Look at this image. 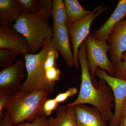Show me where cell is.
<instances>
[{"label": "cell", "mask_w": 126, "mask_h": 126, "mask_svg": "<svg viewBox=\"0 0 126 126\" xmlns=\"http://www.w3.org/2000/svg\"><path fill=\"white\" fill-rule=\"evenodd\" d=\"M78 57L81 70L79 93L77 99L66 105L90 104L99 111L106 122H110L113 116V109L115 108L114 95L110 86L103 79H100L97 81V88L93 83L88 67L84 41L79 47Z\"/></svg>", "instance_id": "obj_1"}, {"label": "cell", "mask_w": 126, "mask_h": 126, "mask_svg": "<svg viewBox=\"0 0 126 126\" xmlns=\"http://www.w3.org/2000/svg\"><path fill=\"white\" fill-rule=\"evenodd\" d=\"M49 93L46 90L30 92L19 90L5 106L3 113L14 126L26 121L32 122L38 115H44L43 105Z\"/></svg>", "instance_id": "obj_2"}, {"label": "cell", "mask_w": 126, "mask_h": 126, "mask_svg": "<svg viewBox=\"0 0 126 126\" xmlns=\"http://www.w3.org/2000/svg\"><path fill=\"white\" fill-rule=\"evenodd\" d=\"M52 40H46L43 48L37 54L24 55L27 77L19 90L30 92L38 90H47L49 93L53 92L55 84L47 81L44 68L46 58L52 46Z\"/></svg>", "instance_id": "obj_3"}, {"label": "cell", "mask_w": 126, "mask_h": 126, "mask_svg": "<svg viewBox=\"0 0 126 126\" xmlns=\"http://www.w3.org/2000/svg\"><path fill=\"white\" fill-rule=\"evenodd\" d=\"M12 26L27 39L31 54H37L40 52L46 40L53 39V28L36 14L23 13Z\"/></svg>", "instance_id": "obj_4"}, {"label": "cell", "mask_w": 126, "mask_h": 126, "mask_svg": "<svg viewBox=\"0 0 126 126\" xmlns=\"http://www.w3.org/2000/svg\"><path fill=\"white\" fill-rule=\"evenodd\" d=\"M84 41L89 70L93 83L97 88V81L95 79L97 68L106 71L111 77L115 74V66L108 56L110 46L107 41L97 39L90 33Z\"/></svg>", "instance_id": "obj_5"}, {"label": "cell", "mask_w": 126, "mask_h": 126, "mask_svg": "<svg viewBox=\"0 0 126 126\" xmlns=\"http://www.w3.org/2000/svg\"><path fill=\"white\" fill-rule=\"evenodd\" d=\"M103 5L95 7L90 14L84 19L68 27L71 38L74 67L78 69L79 66L78 53L82 43L90 33V27L93 21L103 12L108 10Z\"/></svg>", "instance_id": "obj_6"}, {"label": "cell", "mask_w": 126, "mask_h": 126, "mask_svg": "<svg viewBox=\"0 0 126 126\" xmlns=\"http://www.w3.org/2000/svg\"><path fill=\"white\" fill-rule=\"evenodd\" d=\"M25 64L22 59L3 69L0 72V92L13 96L19 90L21 81L25 77Z\"/></svg>", "instance_id": "obj_7"}, {"label": "cell", "mask_w": 126, "mask_h": 126, "mask_svg": "<svg viewBox=\"0 0 126 126\" xmlns=\"http://www.w3.org/2000/svg\"><path fill=\"white\" fill-rule=\"evenodd\" d=\"M95 76L107 82L112 90L115 97V110L112 119L108 126H118L121 117L122 105L126 97V80L111 77L99 68H97Z\"/></svg>", "instance_id": "obj_8"}, {"label": "cell", "mask_w": 126, "mask_h": 126, "mask_svg": "<svg viewBox=\"0 0 126 126\" xmlns=\"http://www.w3.org/2000/svg\"><path fill=\"white\" fill-rule=\"evenodd\" d=\"M11 50L23 55L30 53L27 39L12 25L0 26V49Z\"/></svg>", "instance_id": "obj_9"}, {"label": "cell", "mask_w": 126, "mask_h": 126, "mask_svg": "<svg viewBox=\"0 0 126 126\" xmlns=\"http://www.w3.org/2000/svg\"><path fill=\"white\" fill-rule=\"evenodd\" d=\"M53 29V46L64 59L67 66L73 67L74 66V59L70 46V34L67 26L54 22Z\"/></svg>", "instance_id": "obj_10"}, {"label": "cell", "mask_w": 126, "mask_h": 126, "mask_svg": "<svg viewBox=\"0 0 126 126\" xmlns=\"http://www.w3.org/2000/svg\"><path fill=\"white\" fill-rule=\"evenodd\" d=\"M107 41L109 43L110 60L114 66L121 61V56L126 51V19L113 28Z\"/></svg>", "instance_id": "obj_11"}, {"label": "cell", "mask_w": 126, "mask_h": 126, "mask_svg": "<svg viewBox=\"0 0 126 126\" xmlns=\"http://www.w3.org/2000/svg\"><path fill=\"white\" fill-rule=\"evenodd\" d=\"M126 16V0H119L114 11L105 23L92 34L95 38L107 41L113 29Z\"/></svg>", "instance_id": "obj_12"}, {"label": "cell", "mask_w": 126, "mask_h": 126, "mask_svg": "<svg viewBox=\"0 0 126 126\" xmlns=\"http://www.w3.org/2000/svg\"><path fill=\"white\" fill-rule=\"evenodd\" d=\"M74 107L77 126H108L99 111L94 107L86 104Z\"/></svg>", "instance_id": "obj_13"}, {"label": "cell", "mask_w": 126, "mask_h": 126, "mask_svg": "<svg viewBox=\"0 0 126 126\" xmlns=\"http://www.w3.org/2000/svg\"><path fill=\"white\" fill-rule=\"evenodd\" d=\"M47 126H77L74 106H59L56 117L47 119Z\"/></svg>", "instance_id": "obj_14"}, {"label": "cell", "mask_w": 126, "mask_h": 126, "mask_svg": "<svg viewBox=\"0 0 126 126\" xmlns=\"http://www.w3.org/2000/svg\"><path fill=\"white\" fill-rule=\"evenodd\" d=\"M23 14L16 0H0V25H12Z\"/></svg>", "instance_id": "obj_15"}, {"label": "cell", "mask_w": 126, "mask_h": 126, "mask_svg": "<svg viewBox=\"0 0 126 126\" xmlns=\"http://www.w3.org/2000/svg\"><path fill=\"white\" fill-rule=\"evenodd\" d=\"M64 2L67 15V27L84 19L91 12L84 9L77 0H65Z\"/></svg>", "instance_id": "obj_16"}, {"label": "cell", "mask_w": 126, "mask_h": 126, "mask_svg": "<svg viewBox=\"0 0 126 126\" xmlns=\"http://www.w3.org/2000/svg\"><path fill=\"white\" fill-rule=\"evenodd\" d=\"M52 16L54 23L67 26V15L64 1L53 0Z\"/></svg>", "instance_id": "obj_17"}, {"label": "cell", "mask_w": 126, "mask_h": 126, "mask_svg": "<svg viewBox=\"0 0 126 126\" xmlns=\"http://www.w3.org/2000/svg\"><path fill=\"white\" fill-rule=\"evenodd\" d=\"M36 15L47 24L52 17L53 2L52 0H36Z\"/></svg>", "instance_id": "obj_18"}, {"label": "cell", "mask_w": 126, "mask_h": 126, "mask_svg": "<svg viewBox=\"0 0 126 126\" xmlns=\"http://www.w3.org/2000/svg\"><path fill=\"white\" fill-rule=\"evenodd\" d=\"M18 54L10 50L0 49V69H3L13 64Z\"/></svg>", "instance_id": "obj_19"}, {"label": "cell", "mask_w": 126, "mask_h": 126, "mask_svg": "<svg viewBox=\"0 0 126 126\" xmlns=\"http://www.w3.org/2000/svg\"><path fill=\"white\" fill-rule=\"evenodd\" d=\"M115 73L113 77L126 80V51L121 56V61L115 66Z\"/></svg>", "instance_id": "obj_20"}, {"label": "cell", "mask_w": 126, "mask_h": 126, "mask_svg": "<svg viewBox=\"0 0 126 126\" xmlns=\"http://www.w3.org/2000/svg\"><path fill=\"white\" fill-rule=\"evenodd\" d=\"M59 57V53L54 47L52 44V47L48 52L44 63V68L46 70L53 67H57L56 60Z\"/></svg>", "instance_id": "obj_21"}, {"label": "cell", "mask_w": 126, "mask_h": 126, "mask_svg": "<svg viewBox=\"0 0 126 126\" xmlns=\"http://www.w3.org/2000/svg\"><path fill=\"white\" fill-rule=\"evenodd\" d=\"M22 9L23 13L35 14L36 0H16Z\"/></svg>", "instance_id": "obj_22"}, {"label": "cell", "mask_w": 126, "mask_h": 126, "mask_svg": "<svg viewBox=\"0 0 126 126\" xmlns=\"http://www.w3.org/2000/svg\"><path fill=\"white\" fill-rule=\"evenodd\" d=\"M61 71L57 67H53L46 70V78L48 82L55 84L56 81L60 79Z\"/></svg>", "instance_id": "obj_23"}, {"label": "cell", "mask_w": 126, "mask_h": 126, "mask_svg": "<svg viewBox=\"0 0 126 126\" xmlns=\"http://www.w3.org/2000/svg\"><path fill=\"white\" fill-rule=\"evenodd\" d=\"M59 103L54 99L47 98L43 106V112L46 117L50 116L54 110L58 107Z\"/></svg>", "instance_id": "obj_24"}, {"label": "cell", "mask_w": 126, "mask_h": 126, "mask_svg": "<svg viewBox=\"0 0 126 126\" xmlns=\"http://www.w3.org/2000/svg\"><path fill=\"white\" fill-rule=\"evenodd\" d=\"M78 90L77 88H70L64 92L60 93L56 95L55 99L58 103H61L65 101L68 98L74 96L77 94Z\"/></svg>", "instance_id": "obj_25"}, {"label": "cell", "mask_w": 126, "mask_h": 126, "mask_svg": "<svg viewBox=\"0 0 126 126\" xmlns=\"http://www.w3.org/2000/svg\"><path fill=\"white\" fill-rule=\"evenodd\" d=\"M47 119L45 115H38L31 122H23L15 126H47Z\"/></svg>", "instance_id": "obj_26"}, {"label": "cell", "mask_w": 126, "mask_h": 126, "mask_svg": "<svg viewBox=\"0 0 126 126\" xmlns=\"http://www.w3.org/2000/svg\"><path fill=\"white\" fill-rule=\"evenodd\" d=\"M12 96L0 92V117L3 115V110L11 100Z\"/></svg>", "instance_id": "obj_27"}, {"label": "cell", "mask_w": 126, "mask_h": 126, "mask_svg": "<svg viewBox=\"0 0 126 126\" xmlns=\"http://www.w3.org/2000/svg\"><path fill=\"white\" fill-rule=\"evenodd\" d=\"M0 118V126H14L4 114Z\"/></svg>", "instance_id": "obj_28"}, {"label": "cell", "mask_w": 126, "mask_h": 126, "mask_svg": "<svg viewBox=\"0 0 126 126\" xmlns=\"http://www.w3.org/2000/svg\"><path fill=\"white\" fill-rule=\"evenodd\" d=\"M126 115V97L124 99L121 108V116Z\"/></svg>", "instance_id": "obj_29"}, {"label": "cell", "mask_w": 126, "mask_h": 126, "mask_svg": "<svg viewBox=\"0 0 126 126\" xmlns=\"http://www.w3.org/2000/svg\"><path fill=\"white\" fill-rule=\"evenodd\" d=\"M118 126H126V115L121 117Z\"/></svg>", "instance_id": "obj_30"}]
</instances>
